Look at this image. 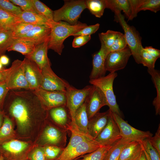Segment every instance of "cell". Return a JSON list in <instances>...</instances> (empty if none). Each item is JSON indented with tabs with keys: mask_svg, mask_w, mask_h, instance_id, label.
I'll use <instances>...</instances> for the list:
<instances>
[{
	"mask_svg": "<svg viewBox=\"0 0 160 160\" xmlns=\"http://www.w3.org/2000/svg\"><path fill=\"white\" fill-rule=\"evenodd\" d=\"M5 114L14 121L16 139L36 143L48 119V110L33 90H10L3 108Z\"/></svg>",
	"mask_w": 160,
	"mask_h": 160,
	"instance_id": "cell-1",
	"label": "cell"
},
{
	"mask_svg": "<svg viewBox=\"0 0 160 160\" xmlns=\"http://www.w3.org/2000/svg\"><path fill=\"white\" fill-rule=\"evenodd\" d=\"M87 25L86 23L79 21L73 25L64 21L55 22L51 27L48 49H52L61 55L64 48L63 42L65 39Z\"/></svg>",
	"mask_w": 160,
	"mask_h": 160,
	"instance_id": "cell-2",
	"label": "cell"
},
{
	"mask_svg": "<svg viewBox=\"0 0 160 160\" xmlns=\"http://www.w3.org/2000/svg\"><path fill=\"white\" fill-rule=\"evenodd\" d=\"M36 143L14 139L0 144V154L6 160H26Z\"/></svg>",
	"mask_w": 160,
	"mask_h": 160,
	"instance_id": "cell-3",
	"label": "cell"
},
{
	"mask_svg": "<svg viewBox=\"0 0 160 160\" xmlns=\"http://www.w3.org/2000/svg\"><path fill=\"white\" fill-rule=\"evenodd\" d=\"M114 13V20L119 23L123 29L127 46L132 55L137 63L141 64V53L144 48L142 45L140 35L135 28L127 24L121 12Z\"/></svg>",
	"mask_w": 160,
	"mask_h": 160,
	"instance_id": "cell-4",
	"label": "cell"
},
{
	"mask_svg": "<svg viewBox=\"0 0 160 160\" xmlns=\"http://www.w3.org/2000/svg\"><path fill=\"white\" fill-rule=\"evenodd\" d=\"M92 85H87L81 89H77L70 85L65 92L66 97V107L71 120V127L76 132L80 133L76 124L74 116L76 110L85 102L89 94Z\"/></svg>",
	"mask_w": 160,
	"mask_h": 160,
	"instance_id": "cell-5",
	"label": "cell"
},
{
	"mask_svg": "<svg viewBox=\"0 0 160 160\" xmlns=\"http://www.w3.org/2000/svg\"><path fill=\"white\" fill-rule=\"evenodd\" d=\"M64 4L60 8L53 12V20L61 21L73 25L77 24L82 12L87 8L85 0H64Z\"/></svg>",
	"mask_w": 160,
	"mask_h": 160,
	"instance_id": "cell-6",
	"label": "cell"
},
{
	"mask_svg": "<svg viewBox=\"0 0 160 160\" xmlns=\"http://www.w3.org/2000/svg\"><path fill=\"white\" fill-rule=\"evenodd\" d=\"M117 76L116 73H111L100 78L90 79L89 83L102 91L105 98L107 106L111 111L121 116V113L116 102L113 88L114 80Z\"/></svg>",
	"mask_w": 160,
	"mask_h": 160,
	"instance_id": "cell-7",
	"label": "cell"
},
{
	"mask_svg": "<svg viewBox=\"0 0 160 160\" xmlns=\"http://www.w3.org/2000/svg\"><path fill=\"white\" fill-rule=\"evenodd\" d=\"M66 131L51 123L48 119L46 125L36 143L41 147L53 145L63 148L66 142Z\"/></svg>",
	"mask_w": 160,
	"mask_h": 160,
	"instance_id": "cell-8",
	"label": "cell"
},
{
	"mask_svg": "<svg viewBox=\"0 0 160 160\" xmlns=\"http://www.w3.org/2000/svg\"><path fill=\"white\" fill-rule=\"evenodd\" d=\"M111 114L119 127L122 138L130 141L141 143L144 140L153 136V134L150 131L137 129L129 125L118 115L111 112Z\"/></svg>",
	"mask_w": 160,
	"mask_h": 160,
	"instance_id": "cell-9",
	"label": "cell"
},
{
	"mask_svg": "<svg viewBox=\"0 0 160 160\" xmlns=\"http://www.w3.org/2000/svg\"><path fill=\"white\" fill-rule=\"evenodd\" d=\"M51 66V64H47L41 70L42 81L40 89L47 91L65 92L70 85L58 76L52 71Z\"/></svg>",
	"mask_w": 160,
	"mask_h": 160,
	"instance_id": "cell-10",
	"label": "cell"
},
{
	"mask_svg": "<svg viewBox=\"0 0 160 160\" xmlns=\"http://www.w3.org/2000/svg\"><path fill=\"white\" fill-rule=\"evenodd\" d=\"M33 91L43 106L47 110L57 107L66 106L65 92L47 91L41 89Z\"/></svg>",
	"mask_w": 160,
	"mask_h": 160,
	"instance_id": "cell-11",
	"label": "cell"
},
{
	"mask_svg": "<svg viewBox=\"0 0 160 160\" xmlns=\"http://www.w3.org/2000/svg\"><path fill=\"white\" fill-rule=\"evenodd\" d=\"M121 138L119 127L111 112L107 124L94 140L101 146H111Z\"/></svg>",
	"mask_w": 160,
	"mask_h": 160,
	"instance_id": "cell-12",
	"label": "cell"
},
{
	"mask_svg": "<svg viewBox=\"0 0 160 160\" xmlns=\"http://www.w3.org/2000/svg\"><path fill=\"white\" fill-rule=\"evenodd\" d=\"M131 55V52L127 46L122 50L110 52L105 60L106 71L110 73H114L124 68Z\"/></svg>",
	"mask_w": 160,
	"mask_h": 160,
	"instance_id": "cell-13",
	"label": "cell"
},
{
	"mask_svg": "<svg viewBox=\"0 0 160 160\" xmlns=\"http://www.w3.org/2000/svg\"><path fill=\"white\" fill-rule=\"evenodd\" d=\"M22 61L24 73L30 89H40L42 81L41 70L34 62L27 57H25Z\"/></svg>",
	"mask_w": 160,
	"mask_h": 160,
	"instance_id": "cell-14",
	"label": "cell"
},
{
	"mask_svg": "<svg viewBox=\"0 0 160 160\" xmlns=\"http://www.w3.org/2000/svg\"><path fill=\"white\" fill-rule=\"evenodd\" d=\"M139 0H106L107 8L114 13L123 11L128 18L131 20L135 17L138 13Z\"/></svg>",
	"mask_w": 160,
	"mask_h": 160,
	"instance_id": "cell-15",
	"label": "cell"
},
{
	"mask_svg": "<svg viewBox=\"0 0 160 160\" xmlns=\"http://www.w3.org/2000/svg\"><path fill=\"white\" fill-rule=\"evenodd\" d=\"M86 102L89 120L99 112L102 107L107 105L105 98L102 91L98 87L94 86Z\"/></svg>",
	"mask_w": 160,
	"mask_h": 160,
	"instance_id": "cell-16",
	"label": "cell"
},
{
	"mask_svg": "<svg viewBox=\"0 0 160 160\" xmlns=\"http://www.w3.org/2000/svg\"><path fill=\"white\" fill-rule=\"evenodd\" d=\"M100 42V49L93 56L92 67L89 76L90 79H94L105 76L106 72L105 60L110 52L103 42Z\"/></svg>",
	"mask_w": 160,
	"mask_h": 160,
	"instance_id": "cell-17",
	"label": "cell"
},
{
	"mask_svg": "<svg viewBox=\"0 0 160 160\" xmlns=\"http://www.w3.org/2000/svg\"><path fill=\"white\" fill-rule=\"evenodd\" d=\"M102 147L94 140L86 138L80 142L67 155L54 160H73L85 154L91 153Z\"/></svg>",
	"mask_w": 160,
	"mask_h": 160,
	"instance_id": "cell-18",
	"label": "cell"
},
{
	"mask_svg": "<svg viewBox=\"0 0 160 160\" xmlns=\"http://www.w3.org/2000/svg\"><path fill=\"white\" fill-rule=\"evenodd\" d=\"M111 112L109 109L105 112H99L89 120V134L94 140L106 125Z\"/></svg>",
	"mask_w": 160,
	"mask_h": 160,
	"instance_id": "cell-19",
	"label": "cell"
},
{
	"mask_svg": "<svg viewBox=\"0 0 160 160\" xmlns=\"http://www.w3.org/2000/svg\"><path fill=\"white\" fill-rule=\"evenodd\" d=\"M9 90L30 89L25 76L22 63L17 69L13 71L6 81Z\"/></svg>",
	"mask_w": 160,
	"mask_h": 160,
	"instance_id": "cell-20",
	"label": "cell"
},
{
	"mask_svg": "<svg viewBox=\"0 0 160 160\" xmlns=\"http://www.w3.org/2000/svg\"><path fill=\"white\" fill-rule=\"evenodd\" d=\"M48 40L49 39L36 45L32 53L26 57L34 62L41 70L46 65L51 64L47 56Z\"/></svg>",
	"mask_w": 160,
	"mask_h": 160,
	"instance_id": "cell-21",
	"label": "cell"
},
{
	"mask_svg": "<svg viewBox=\"0 0 160 160\" xmlns=\"http://www.w3.org/2000/svg\"><path fill=\"white\" fill-rule=\"evenodd\" d=\"M36 45L33 41L25 38L14 37L7 51H17L27 57L32 53Z\"/></svg>",
	"mask_w": 160,
	"mask_h": 160,
	"instance_id": "cell-22",
	"label": "cell"
},
{
	"mask_svg": "<svg viewBox=\"0 0 160 160\" xmlns=\"http://www.w3.org/2000/svg\"><path fill=\"white\" fill-rule=\"evenodd\" d=\"M51 26L46 25H37L26 35L21 37L33 41L37 45L49 39Z\"/></svg>",
	"mask_w": 160,
	"mask_h": 160,
	"instance_id": "cell-23",
	"label": "cell"
},
{
	"mask_svg": "<svg viewBox=\"0 0 160 160\" xmlns=\"http://www.w3.org/2000/svg\"><path fill=\"white\" fill-rule=\"evenodd\" d=\"M74 119L76 124L80 133L86 137L94 140L89 134V119L86 110V100L76 111Z\"/></svg>",
	"mask_w": 160,
	"mask_h": 160,
	"instance_id": "cell-24",
	"label": "cell"
},
{
	"mask_svg": "<svg viewBox=\"0 0 160 160\" xmlns=\"http://www.w3.org/2000/svg\"><path fill=\"white\" fill-rule=\"evenodd\" d=\"M14 121L5 114L3 124L0 128V144L16 139Z\"/></svg>",
	"mask_w": 160,
	"mask_h": 160,
	"instance_id": "cell-25",
	"label": "cell"
},
{
	"mask_svg": "<svg viewBox=\"0 0 160 160\" xmlns=\"http://www.w3.org/2000/svg\"><path fill=\"white\" fill-rule=\"evenodd\" d=\"M68 110L66 106L52 108L48 110V118L60 126L66 127L68 117Z\"/></svg>",
	"mask_w": 160,
	"mask_h": 160,
	"instance_id": "cell-26",
	"label": "cell"
},
{
	"mask_svg": "<svg viewBox=\"0 0 160 160\" xmlns=\"http://www.w3.org/2000/svg\"><path fill=\"white\" fill-rule=\"evenodd\" d=\"M19 22H23L33 25H46L51 27L54 21L50 22L41 15L31 12L23 11L17 15Z\"/></svg>",
	"mask_w": 160,
	"mask_h": 160,
	"instance_id": "cell-27",
	"label": "cell"
},
{
	"mask_svg": "<svg viewBox=\"0 0 160 160\" xmlns=\"http://www.w3.org/2000/svg\"><path fill=\"white\" fill-rule=\"evenodd\" d=\"M142 149L141 143L131 141L122 150L118 160H134Z\"/></svg>",
	"mask_w": 160,
	"mask_h": 160,
	"instance_id": "cell-28",
	"label": "cell"
},
{
	"mask_svg": "<svg viewBox=\"0 0 160 160\" xmlns=\"http://www.w3.org/2000/svg\"><path fill=\"white\" fill-rule=\"evenodd\" d=\"M148 73L151 77L152 80L156 90L157 95L154 98L153 104L155 107L156 115L160 113V73L159 71L154 68H148Z\"/></svg>",
	"mask_w": 160,
	"mask_h": 160,
	"instance_id": "cell-29",
	"label": "cell"
},
{
	"mask_svg": "<svg viewBox=\"0 0 160 160\" xmlns=\"http://www.w3.org/2000/svg\"><path fill=\"white\" fill-rule=\"evenodd\" d=\"M85 4L90 13L98 18L103 15L105 9L107 8L106 0H87Z\"/></svg>",
	"mask_w": 160,
	"mask_h": 160,
	"instance_id": "cell-30",
	"label": "cell"
},
{
	"mask_svg": "<svg viewBox=\"0 0 160 160\" xmlns=\"http://www.w3.org/2000/svg\"><path fill=\"white\" fill-rule=\"evenodd\" d=\"M130 142L122 138L116 142L108 150L104 160H118L122 150Z\"/></svg>",
	"mask_w": 160,
	"mask_h": 160,
	"instance_id": "cell-31",
	"label": "cell"
},
{
	"mask_svg": "<svg viewBox=\"0 0 160 160\" xmlns=\"http://www.w3.org/2000/svg\"><path fill=\"white\" fill-rule=\"evenodd\" d=\"M19 23L17 15L0 9V25L4 30H12Z\"/></svg>",
	"mask_w": 160,
	"mask_h": 160,
	"instance_id": "cell-32",
	"label": "cell"
},
{
	"mask_svg": "<svg viewBox=\"0 0 160 160\" xmlns=\"http://www.w3.org/2000/svg\"><path fill=\"white\" fill-rule=\"evenodd\" d=\"M14 39L12 30L0 31V56L4 54Z\"/></svg>",
	"mask_w": 160,
	"mask_h": 160,
	"instance_id": "cell-33",
	"label": "cell"
},
{
	"mask_svg": "<svg viewBox=\"0 0 160 160\" xmlns=\"http://www.w3.org/2000/svg\"><path fill=\"white\" fill-rule=\"evenodd\" d=\"M36 12L46 18L50 22L53 20V12L44 3L38 0H32Z\"/></svg>",
	"mask_w": 160,
	"mask_h": 160,
	"instance_id": "cell-34",
	"label": "cell"
},
{
	"mask_svg": "<svg viewBox=\"0 0 160 160\" xmlns=\"http://www.w3.org/2000/svg\"><path fill=\"white\" fill-rule=\"evenodd\" d=\"M120 32L108 30L105 32L99 34L100 42H102L108 49L113 45L115 40L121 34Z\"/></svg>",
	"mask_w": 160,
	"mask_h": 160,
	"instance_id": "cell-35",
	"label": "cell"
},
{
	"mask_svg": "<svg viewBox=\"0 0 160 160\" xmlns=\"http://www.w3.org/2000/svg\"><path fill=\"white\" fill-rule=\"evenodd\" d=\"M160 9L159 0H139L137 11L149 10L156 13Z\"/></svg>",
	"mask_w": 160,
	"mask_h": 160,
	"instance_id": "cell-36",
	"label": "cell"
},
{
	"mask_svg": "<svg viewBox=\"0 0 160 160\" xmlns=\"http://www.w3.org/2000/svg\"><path fill=\"white\" fill-rule=\"evenodd\" d=\"M111 146L101 147L94 151L87 153L81 160H104Z\"/></svg>",
	"mask_w": 160,
	"mask_h": 160,
	"instance_id": "cell-37",
	"label": "cell"
},
{
	"mask_svg": "<svg viewBox=\"0 0 160 160\" xmlns=\"http://www.w3.org/2000/svg\"><path fill=\"white\" fill-rule=\"evenodd\" d=\"M36 25L23 22L17 23L12 30L14 37H21L24 36Z\"/></svg>",
	"mask_w": 160,
	"mask_h": 160,
	"instance_id": "cell-38",
	"label": "cell"
},
{
	"mask_svg": "<svg viewBox=\"0 0 160 160\" xmlns=\"http://www.w3.org/2000/svg\"><path fill=\"white\" fill-rule=\"evenodd\" d=\"M46 160H54L61 153L64 148L53 145L42 147Z\"/></svg>",
	"mask_w": 160,
	"mask_h": 160,
	"instance_id": "cell-39",
	"label": "cell"
},
{
	"mask_svg": "<svg viewBox=\"0 0 160 160\" xmlns=\"http://www.w3.org/2000/svg\"><path fill=\"white\" fill-rule=\"evenodd\" d=\"M143 150L146 152L151 160H160V154L152 146L146 138L141 142Z\"/></svg>",
	"mask_w": 160,
	"mask_h": 160,
	"instance_id": "cell-40",
	"label": "cell"
},
{
	"mask_svg": "<svg viewBox=\"0 0 160 160\" xmlns=\"http://www.w3.org/2000/svg\"><path fill=\"white\" fill-rule=\"evenodd\" d=\"M0 9L16 15H19L23 11L19 7L8 0H0Z\"/></svg>",
	"mask_w": 160,
	"mask_h": 160,
	"instance_id": "cell-41",
	"label": "cell"
},
{
	"mask_svg": "<svg viewBox=\"0 0 160 160\" xmlns=\"http://www.w3.org/2000/svg\"><path fill=\"white\" fill-rule=\"evenodd\" d=\"M22 63V61L18 59L15 60L11 66L8 68H3L0 70V83L6 81L10 75L17 69Z\"/></svg>",
	"mask_w": 160,
	"mask_h": 160,
	"instance_id": "cell-42",
	"label": "cell"
},
{
	"mask_svg": "<svg viewBox=\"0 0 160 160\" xmlns=\"http://www.w3.org/2000/svg\"><path fill=\"white\" fill-rule=\"evenodd\" d=\"M141 64L148 68H154L155 62L157 60L150 55L144 48L141 53Z\"/></svg>",
	"mask_w": 160,
	"mask_h": 160,
	"instance_id": "cell-43",
	"label": "cell"
},
{
	"mask_svg": "<svg viewBox=\"0 0 160 160\" xmlns=\"http://www.w3.org/2000/svg\"><path fill=\"white\" fill-rule=\"evenodd\" d=\"M9 1L15 5L19 6L23 11L37 13L34 8L32 0H9Z\"/></svg>",
	"mask_w": 160,
	"mask_h": 160,
	"instance_id": "cell-44",
	"label": "cell"
},
{
	"mask_svg": "<svg viewBox=\"0 0 160 160\" xmlns=\"http://www.w3.org/2000/svg\"><path fill=\"white\" fill-rule=\"evenodd\" d=\"M127 46L125 36L121 33L115 40L111 47L108 49V50L110 52L119 51L124 49Z\"/></svg>",
	"mask_w": 160,
	"mask_h": 160,
	"instance_id": "cell-45",
	"label": "cell"
},
{
	"mask_svg": "<svg viewBox=\"0 0 160 160\" xmlns=\"http://www.w3.org/2000/svg\"><path fill=\"white\" fill-rule=\"evenodd\" d=\"M100 26V25L98 23L94 25H87L79 31L73 34L71 36H91L98 30Z\"/></svg>",
	"mask_w": 160,
	"mask_h": 160,
	"instance_id": "cell-46",
	"label": "cell"
},
{
	"mask_svg": "<svg viewBox=\"0 0 160 160\" xmlns=\"http://www.w3.org/2000/svg\"><path fill=\"white\" fill-rule=\"evenodd\" d=\"M30 160H46L42 147L37 146L30 153L28 156Z\"/></svg>",
	"mask_w": 160,
	"mask_h": 160,
	"instance_id": "cell-47",
	"label": "cell"
},
{
	"mask_svg": "<svg viewBox=\"0 0 160 160\" xmlns=\"http://www.w3.org/2000/svg\"><path fill=\"white\" fill-rule=\"evenodd\" d=\"M91 38V36H75L72 42V47L75 48H79L87 43Z\"/></svg>",
	"mask_w": 160,
	"mask_h": 160,
	"instance_id": "cell-48",
	"label": "cell"
},
{
	"mask_svg": "<svg viewBox=\"0 0 160 160\" xmlns=\"http://www.w3.org/2000/svg\"><path fill=\"white\" fill-rule=\"evenodd\" d=\"M9 91L6 81L0 83V111H3L4 102Z\"/></svg>",
	"mask_w": 160,
	"mask_h": 160,
	"instance_id": "cell-49",
	"label": "cell"
},
{
	"mask_svg": "<svg viewBox=\"0 0 160 160\" xmlns=\"http://www.w3.org/2000/svg\"><path fill=\"white\" fill-rule=\"evenodd\" d=\"M151 145L160 154V125L159 126L157 130L153 137L148 138Z\"/></svg>",
	"mask_w": 160,
	"mask_h": 160,
	"instance_id": "cell-50",
	"label": "cell"
},
{
	"mask_svg": "<svg viewBox=\"0 0 160 160\" xmlns=\"http://www.w3.org/2000/svg\"><path fill=\"white\" fill-rule=\"evenodd\" d=\"M144 49L152 57L157 59L160 57V50L151 46L146 47Z\"/></svg>",
	"mask_w": 160,
	"mask_h": 160,
	"instance_id": "cell-51",
	"label": "cell"
},
{
	"mask_svg": "<svg viewBox=\"0 0 160 160\" xmlns=\"http://www.w3.org/2000/svg\"><path fill=\"white\" fill-rule=\"evenodd\" d=\"M9 59L6 55H4L0 56V62L3 65H7L9 64Z\"/></svg>",
	"mask_w": 160,
	"mask_h": 160,
	"instance_id": "cell-52",
	"label": "cell"
},
{
	"mask_svg": "<svg viewBox=\"0 0 160 160\" xmlns=\"http://www.w3.org/2000/svg\"><path fill=\"white\" fill-rule=\"evenodd\" d=\"M134 160H146L143 148L140 154Z\"/></svg>",
	"mask_w": 160,
	"mask_h": 160,
	"instance_id": "cell-53",
	"label": "cell"
},
{
	"mask_svg": "<svg viewBox=\"0 0 160 160\" xmlns=\"http://www.w3.org/2000/svg\"><path fill=\"white\" fill-rule=\"evenodd\" d=\"M5 113L3 111H0V128L4 120Z\"/></svg>",
	"mask_w": 160,
	"mask_h": 160,
	"instance_id": "cell-54",
	"label": "cell"
},
{
	"mask_svg": "<svg viewBox=\"0 0 160 160\" xmlns=\"http://www.w3.org/2000/svg\"><path fill=\"white\" fill-rule=\"evenodd\" d=\"M143 151H144V154H145V156L146 159V160H151L150 157H149L148 156V155L146 152L143 150Z\"/></svg>",
	"mask_w": 160,
	"mask_h": 160,
	"instance_id": "cell-55",
	"label": "cell"
},
{
	"mask_svg": "<svg viewBox=\"0 0 160 160\" xmlns=\"http://www.w3.org/2000/svg\"><path fill=\"white\" fill-rule=\"evenodd\" d=\"M0 160H6L4 158L1 154H0Z\"/></svg>",
	"mask_w": 160,
	"mask_h": 160,
	"instance_id": "cell-56",
	"label": "cell"
},
{
	"mask_svg": "<svg viewBox=\"0 0 160 160\" xmlns=\"http://www.w3.org/2000/svg\"><path fill=\"white\" fill-rule=\"evenodd\" d=\"M3 65L0 62V70L1 69L3 68Z\"/></svg>",
	"mask_w": 160,
	"mask_h": 160,
	"instance_id": "cell-57",
	"label": "cell"
},
{
	"mask_svg": "<svg viewBox=\"0 0 160 160\" xmlns=\"http://www.w3.org/2000/svg\"><path fill=\"white\" fill-rule=\"evenodd\" d=\"M4 30L0 25V31Z\"/></svg>",
	"mask_w": 160,
	"mask_h": 160,
	"instance_id": "cell-58",
	"label": "cell"
},
{
	"mask_svg": "<svg viewBox=\"0 0 160 160\" xmlns=\"http://www.w3.org/2000/svg\"><path fill=\"white\" fill-rule=\"evenodd\" d=\"M81 156H80L79 157L76 159H75L73 160H77L79 158H80L81 157Z\"/></svg>",
	"mask_w": 160,
	"mask_h": 160,
	"instance_id": "cell-59",
	"label": "cell"
},
{
	"mask_svg": "<svg viewBox=\"0 0 160 160\" xmlns=\"http://www.w3.org/2000/svg\"><path fill=\"white\" fill-rule=\"evenodd\" d=\"M26 160H30L29 159H27Z\"/></svg>",
	"mask_w": 160,
	"mask_h": 160,
	"instance_id": "cell-60",
	"label": "cell"
}]
</instances>
